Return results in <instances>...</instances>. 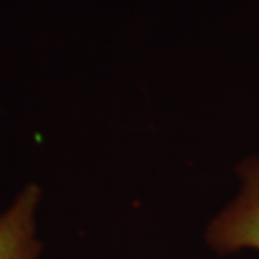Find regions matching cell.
I'll use <instances>...</instances> for the list:
<instances>
[{
	"label": "cell",
	"instance_id": "1",
	"mask_svg": "<svg viewBox=\"0 0 259 259\" xmlns=\"http://www.w3.org/2000/svg\"><path fill=\"white\" fill-rule=\"evenodd\" d=\"M236 192L206 225L204 243L219 256L259 252V153L238 163Z\"/></svg>",
	"mask_w": 259,
	"mask_h": 259
},
{
	"label": "cell",
	"instance_id": "2",
	"mask_svg": "<svg viewBox=\"0 0 259 259\" xmlns=\"http://www.w3.org/2000/svg\"><path fill=\"white\" fill-rule=\"evenodd\" d=\"M42 196L40 186L29 183L0 213V259H40L37 213Z\"/></svg>",
	"mask_w": 259,
	"mask_h": 259
}]
</instances>
